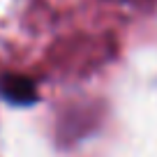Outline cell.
Wrapping results in <instances>:
<instances>
[{
    "mask_svg": "<svg viewBox=\"0 0 157 157\" xmlns=\"http://www.w3.org/2000/svg\"><path fill=\"white\" fill-rule=\"evenodd\" d=\"M0 97L14 106H30L37 102V86L23 74H2L0 76Z\"/></svg>",
    "mask_w": 157,
    "mask_h": 157,
    "instance_id": "6da1fadb",
    "label": "cell"
}]
</instances>
